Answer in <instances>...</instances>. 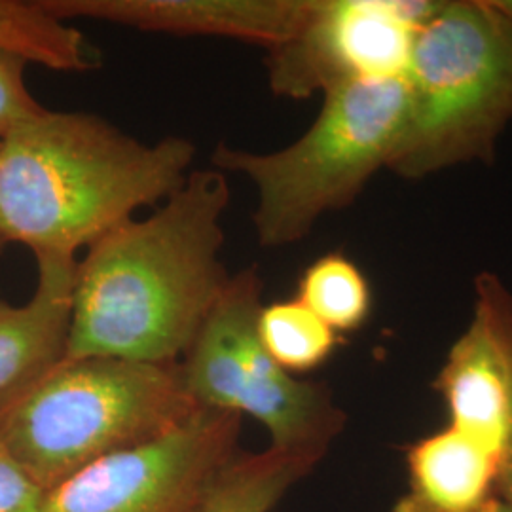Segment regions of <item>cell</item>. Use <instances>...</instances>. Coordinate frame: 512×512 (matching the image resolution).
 I'll return each instance as SVG.
<instances>
[{
    "label": "cell",
    "instance_id": "19",
    "mask_svg": "<svg viewBox=\"0 0 512 512\" xmlns=\"http://www.w3.org/2000/svg\"><path fill=\"white\" fill-rule=\"evenodd\" d=\"M44 490L0 446V512H42Z\"/></svg>",
    "mask_w": 512,
    "mask_h": 512
},
{
    "label": "cell",
    "instance_id": "7",
    "mask_svg": "<svg viewBox=\"0 0 512 512\" xmlns=\"http://www.w3.org/2000/svg\"><path fill=\"white\" fill-rule=\"evenodd\" d=\"M241 416L198 408L158 439L99 459L44 494L42 512H196L239 452Z\"/></svg>",
    "mask_w": 512,
    "mask_h": 512
},
{
    "label": "cell",
    "instance_id": "17",
    "mask_svg": "<svg viewBox=\"0 0 512 512\" xmlns=\"http://www.w3.org/2000/svg\"><path fill=\"white\" fill-rule=\"evenodd\" d=\"M475 313L490 330L509 378L511 389V423L509 435L499 461V497L512 507V293L503 281L492 274L476 277Z\"/></svg>",
    "mask_w": 512,
    "mask_h": 512
},
{
    "label": "cell",
    "instance_id": "11",
    "mask_svg": "<svg viewBox=\"0 0 512 512\" xmlns=\"http://www.w3.org/2000/svg\"><path fill=\"white\" fill-rule=\"evenodd\" d=\"M408 486L391 512H488L499 499V459L444 427L404 450Z\"/></svg>",
    "mask_w": 512,
    "mask_h": 512
},
{
    "label": "cell",
    "instance_id": "20",
    "mask_svg": "<svg viewBox=\"0 0 512 512\" xmlns=\"http://www.w3.org/2000/svg\"><path fill=\"white\" fill-rule=\"evenodd\" d=\"M492 4L505 18L512 21V0H492Z\"/></svg>",
    "mask_w": 512,
    "mask_h": 512
},
{
    "label": "cell",
    "instance_id": "9",
    "mask_svg": "<svg viewBox=\"0 0 512 512\" xmlns=\"http://www.w3.org/2000/svg\"><path fill=\"white\" fill-rule=\"evenodd\" d=\"M57 18L97 19L175 37L285 44L306 23L313 0H46Z\"/></svg>",
    "mask_w": 512,
    "mask_h": 512
},
{
    "label": "cell",
    "instance_id": "21",
    "mask_svg": "<svg viewBox=\"0 0 512 512\" xmlns=\"http://www.w3.org/2000/svg\"><path fill=\"white\" fill-rule=\"evenodd\" d=\"M488 512H512V507L509 503H505L501 497L495 501L494 505L490 507Z\"/></svg>",
    "mask_w": 512,
    "mask_h": 512
},
{
    "label": "cell",
    "instance_id": "1",
    "mask_svg": "<svg viewBox=\"0 0 512 512\" xmlns=\"http://www.w3.org/2000/svg\"><path fill=\"white\" fill-rule=\"evenodd\" d=\"M230 184L190 171L147 219L124 220L76 262L67 357L179 363L232 275L220 253Z\"/></svg>",
    "mask_w": 512,
    "mask_h": 512
},
{
    "label": "cell",
    "instance_id": "12",
    "mask_svg": "<svg viewBox=\"0 0 512 512\" xmlns=\"http://www.w3.org/2000/svg\"><path fill=\"white\" fill-rule=\"evenodd\" d=\"M433 389L446 406L448 427L501 461L511 423V389L494 338L476 313L448 351Z\"/></svg>",
    "mask_w": 512,
    "mask_h": 512
},
{
    "label": "cell",
    "instance_id": "5",
    "mask_svg": "<svg viewBox=\"0 0 512 512\" xmlns=\"http://www.w3.org/2000/svg\"><path fill=\"white\" fill-rule=\"evenodd\" d=\"M323 107L293 145L256 154L219 143L211 164L255 184L256 236L262 247L306 238L315 222L357 200L401 143L408 92L403 76L363 80L323 93Z\"/></svg>",
    "mask_w": 512,
    "mask_h": 512
},
{
    "label": "cell",
    "instance_id": "4",
    "mask_svg": "<svg viewBox=\"0 0 512 512\" xmlns=\"http://www.w3.org/2000/svg\"><path fill=\"white\" fill-rule=\"evenodd\" d=\"M403 78L408 114L387 169L423 179L494 160L512 120L511 19L492 0H439L418 31Z\"/></svg>",
    "mask_w": 512,
    "mask_h": 512
},
{
    "label": "cell",
    "instance_id": "8",
    "mask_svg": "<svg viewBox=\"0 0 512 512\" xmlns=\"http://www.w3.org/2000/svg\"><path fill=\"white\" fill-rule=\"evenodd\" d=\"M439 0H313L285 44L268 50V84L279 97L308 99L338 86L403 76L418 31Z\"/></svg>",
    "mask_w": 512,
    "mask_h": 512
},
{
    "label": "cell",
    "instance_id": "18",
    "mask_svg": "<svg viewBox=\"0 0 512 512\" xmlns=\"http://www.w3.org/2000/svg\"><path fill=\"white\" fill-rule=\"evenodd\" d=\"M25 67L23 57L0 48V139L44 110L27 88Z\"/></svg>",
    "mask_w": 512,
    "mask_h": 512
},
{
    "label": "cell",
    "instance_id": "13",
    "mask_svg": "<svg viewBox=\"0 0 512 512\" xmlns=\"http://www.w3.org/2000/svg\"><path fill=\"white\" fill-rule=\"evenodd\" d=\"M317 456L270 446L224 463L196 512H272L296 482L310 475Z\"/></svg>",
    "mask_w": 512,
    "mask_h": 512
},
{
    "label": "cell",
    "instance_id": "15",
    "mask_svg": "<svg viewBox=\"0 0 512 512\" xmlns=\"http://www.w3.org/2000/svg\"><path fill=\"white\" fill-rule=\"evenodd\" d=\"M294 298L338 336L363 329L372 313L370 283L344 253H327L311 262L300 275Z\"/></svg>",
    "mask_w": 512,
    "mask_h": 512
},
{
    "label": "cell",
    "instance_id": "14",
    "mask_svg": "<svg viewBox=\"0 0 512 512\" xmlns=\"http://www.w3.org/2000/svg\"><path fill=\"white\" fill-rule=\"evenodd\" d=\"M0 48L59 73H88L101 65L84 33L57 18L46 0H0Z\"/></svg>",
    "mask_w": 512,
    "mask_h": 512
},
{
    "label": "cell",
    "instance_id": "6",
    "mask_svg": "<svg viewBox=\"0 0 512 512\" xmlns=\"http://www.w3.org/2000/svg\"><path fill=\"white\" fill-rule=\"evenodd\" d=\"M262 289L256 266L230 277L179 361L184 387L200 408L251 416L270 433V446L323 459L348 416L329 385L289 374L262 348L256 332Z\"/></svg>",
    "mask_w": 512,
    "mask_h": 512
},
{
    "label": "cell",
    "instance_id": "22",
    "mask_svg": "<svg viewBox=\"0 0 512 512\" xmlns=\"http://www.w3.org/2000/svg\"><path fill=\"white\" fill-rule=\"evenodd\" d=\"M4 245H6V241H4V238H2V236H0V249H2V247H4Z\"/></svg>",
    "mask_w": 512,
    "mask_h": 512
},
{
    "label": "cell",
    "instance_id": "16",
    "mask_svg": "<svg viewBox=\"0 0 512 512\" xmlns=\"http://www.w3.org/2000/svg\"><path fill=\"white\" fill-rule=\"evenodd\" d=\"M256 332L266 353L293 376L321 368L342 342V336L329 329L298 298L262 304Z\"/></svg>",
    "mask_w": 512,
    "mask_h": 512
},
{
    "label": "cell",
    "instance_id": "3",
    "mask_svg": "<svg viewBox=\"0 0 512 512\" xmlns=\"http://www.w3.org/2000/svg\"><path fill=\"white\" fill-rule=\"evenodd\" d=\"M198 408L179 363L65 357L0 404V446L48 492L99 459L162 437Z\"/></svg>",
    "mask_w": 512,
    "mask_h": 512
},
{
    "label": "cell",
    "instance_id": "2",
    "mask_svg": "<svg viewBox=\"0 0 512 512\" xmlns=\"http://www.w3.org/2000/svg\"><path fill=\"white\" fill-rule=\"evenodd\" d=\"M194 158L183 137L143 143L97 114L44 109L0 139V236L76 258L175 194Z\"/></svg>",
    "mask_w": 512,
    "mask_h": 512
},
{
    "label": "cell",
    "instance_id": "10",
    "mask_svg": "<svg viewBox=\"0 0 512 512\" xmlns=\"http://www.w3.org/2000/svg\"><path fill=\"white\" fill-rule=\"evenodd\" d=\"M37 289L23 306L0 294V404L67 357L76 258L40 255Z\"/></svg>",
    "mask_w": 512,
    "mask_h": 512
}]
</instances>
